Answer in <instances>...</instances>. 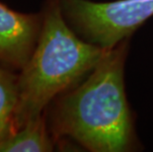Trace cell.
I'll list each match as a JSON object with an SVG mask.
<instances>
[{
  "instance_id": "6da1fadb",
  "label": "cell",
  "mask_w": 153,
  "mask_h": 152,
  "mask_svg": "<svg viewBox=\"0 0 153 152\" xmlns=\"http://www.w3.org/2000/svg\"><path fill=\"white\" fill-rule=\"evenodd\" d=\"M128 39L106 50L90 75L59 97L51 113L54 139L70 137L94 152L128 150L133 140L123 66Z\"/></svg>"
},
{
  "instance_id": "3957f363",
  "label": "cell",
  "mask_w": 153,
  "mask_h": 152,
  "mask_svg": "<svg viewBox=\"0 0 153 152\" xmlns=\"http://www.w3.org/2000/svg\"><path fill=\"white\" fill-rule=\"evenodd\" d=\"M61 7L73 30L106 50L128 39L153 16V0H61Z\"/></svg>"
},
{
  "instance_id": "5b68a950",
  "label": "cell",
  "mask_w": 153,
  "mask_h": 152,
  "mask_svg": "<svg viewBox=\"0 0 153 152\" xmlns=\"http://www.w3.org/2000/svg\"><path fill=\"white\" fill-rule=\"evenodd\" d=\"M54 138L51 136L44 115L31 119L11 133L0 144V152L53 151Z\"/></svg>"
},
{
  "instance_id": "277c9868",
  "label": "cell",
  "mask_w": 153,
  "mask_h": 152,
  "mask_svg": "<svg viewBox=\"0 0 153 152\" xmlns=\"http://www.w3.org/2000/svg\"><path fill=\"white\" fill-rule=\"evenodd\" d=\"M43 17L12 10L0 2V63L21 70L33 53Z\"/></svg>"
},
{
  "instance_id": "8992f818",
  "label": "cell",
  "mask_w": 153,
  "mask_h": 152,
  "mask_svg": "<svg viewBox=\"0 0 153 152\" xmlns=\"http://www.w3.org/2000/svg\"><path fill=\"white\" fill-rule=\"evenodd\" d=\"M18 102V75L0 63V144L14 132L13 121Z\"/></svg>"
},
{
  "instance_id": "7a4b0ae2",
  "label": "cell",
  "mask_w": 153,
  "mask_h": 152,
  "mask_svg": "<svg viewBox=\"0 0 153 152\" xmlns=\"http://www.w3.org/2000/svg\"><path fill=\"white\" fill-rule=\"evenodd\" d=\"M38 43L18 75L14 131L43 115L50 103L86 75L106 48L81 40L66 23L61 0H47Z\"/></svg>"
}]
</instances>
